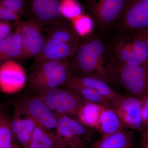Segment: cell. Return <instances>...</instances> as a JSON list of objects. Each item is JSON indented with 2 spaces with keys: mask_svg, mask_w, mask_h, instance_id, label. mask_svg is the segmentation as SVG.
Here are the masks:
<instances>
[{
  "mask_svg": "<svg viewBox=\"0 0 148 148\" xmlns=\"http://www.w3.org/2000/svg\"><path fill=\"white\" fill-rule=\"evenodd\" d=\"M110 34L94 30L80 38L76 51L70 58L73 76L95 77L108 82V68L114 61L109 45Z\"/></svg>",
  "mask_w": 148,
  "mask_h": 148,
  "instance_id": "6da1fadb",
  "label": "cell"
},
{
  "mask_svg": "<svg viewBox=\"0 0 148 148\" xmlns=\"http://www.w3.org/2000/svg\"><path fill=\"white\" fill-rule=\"evenodd\" d=\"M44 47L35 58L32 70L46 61L69 58L76 51L80 38L66 20L48 25Z\"/></svg>",
  "mask_w": 148,
  "mask_h": 148,
  "instance_id": "7a4b0ae2",
  "label": "cell"
},
{
  "mask_svg": "<svg viewBox=\"0 0 148 148\" xmlns=\"http://www.w3.org/2000/svg\"><path fill=\"white\" fill-rule=\"evenodd\" d=\"M73 75L69 58L46 61L33 69L28 81L31 95H38L47 90L65 86Z\"/></svg>",
  "mask_w": 148,
  "mask_h": 148,
  "instance_id": "3957f363",
  "label": "cell"
},
{
  "mask_svg": "<svg viewBox=\"0 0 148 148\" xmlns=\"http://www.w3.org/2000/svg\"><path fill=\"white\" fill-rule=\"evenodd\" d=\"M110 49L114 61L133 66H148V50L138 33H110Z\"/></svg>",
  "mask_w": 148,
  "mask_h": 148,
  "instance_id": "277c9868",
  "label": "cell"
},
{
  "mask_svg": "<svg viewBox=\"0 0 148 148\" xmlns=\"http://www.w3.org/2000/svg\"><path fill=\"white\" fill-rule=\"evenodd\" d=\"M109 81L119 84L141 101L148 96V66H133L113 61L108 68Z\"/></svg>",
  "mask_w": 148,
  "mask_h": 148,
  "instance_id": "5b68a950",
  "label": "cell"
},
{
  "mask_svg": "<svg viewBox=\"0 0 148 148\" xmlns=\"http://www.w3.org/2000/svg\"><path fill=\"white\" fill-rule=\"evenodd\" d=\"M57 125L54 133L57 148H84L91 142L93 132L77 119L66 114L54 112Z\"/></svg>",
  "mask_w": 148,
  "mask_h": 148,
  "instance_id": "8992f818",
  "label": "cell"
},
{
  "mask_svg": "<svg viewBox=\"0 0 148 148\" xmlns=\"http://www.w3.org/2000/svg\"><path fill=\"white\" fill-rule=\"evenodd\" d=\"M148 29V0H128L110 31L113 34L137 33Z\"/></svg>",
  "mask_w": 148,
  "mask_h": 148,
  "instance_id": "52a82bcc",
  "label": "cell"
},
{
  "mask_svg": "<svg viewBox=\"0 0 148 148\" xmlns=\"http://www.w3.org/2000/svg\"><path fill=\"white\" fill-rule=\"evenodd\" d=\"M128 0H88L86 8L94 30L109 32L121 15Z\"/></svg>",
  "mask_w": 148,
  "mask_h": 148,
  "instance_id": "ba28073f",
  "label": "cell"
},
{
  "mask_svg": "<svg viewBox=\"0 0 148 148\" xmlns=\"http://www.w3.org/2000/svg\"><path fill=\"white\" fill-rule=\"evenodd\" d=\"M39 95L54 112L66 114L77 117L86 101L77 92L67 86L46 91Z\"/></svg>",
  "mask_w": 148,
  "mask_h": 148,
  "instance_id": "9c48e42d",
  "label": "cell"
},
{
  "mask_svg": "<svg viewBox=\"0 0 148 148\" xmlns=\"http://www.w3.org/2000/svg\"><path fill=\"white\" fill-rule=\"evenodd\" d=\"M61 0H28L24 16L41 29L66 19L61 12Z\"/></svg>",
  "mask_w": 148,
  "mask_h": 148,
  "instance_id": "30bf717a",
  "label": "cell"
},
{
  "mask_svg": "<svg viewBox=\"0 0 148 148\" xmlns=\"http://www.w3.org/2000/svg\"><path fill=\"white\" fill-rule=\"evenodd\" d=\"M15 105L33 119L39 125L49 132L54 133L57 125L55 114L39 95L24 96Z\"/></svg>",
  "mask_w": 148,
  "mask_h": 148,
  "instance_id": "8fae6325",
  "label": "cell"
},
{
  "mask_svg": "<svg viewBox=\"0 0 148 148\" xmlns=\"http://www.w3.org/2000/svg\"><path fill=\"white\" fill-rule=\"evenodd\" d=\"M14 26L19 30L22 39V50L19 60L26 61L37 57L45 45L46 39L42 29L33 21L20 19L15 21Z\"/></svg>",
  "mask_w": 148,
  "mask_h": 148,
  "instance_id": "7c38bea8",
  "label": "cell"
},
{
  "mask_svg": "<svg viewBox=\"0 0 148 148\" xmlns=\"http://www.w3.org/2000/svg\"><path fill=\"white\" fill-rule=\"evenodd\" d=\"M111 107L117 114L125 128L143 131L141 101L133 96L121 95L111 102Z\"/></svg>",
  "mask_w": 148,
  "mask_h": 148,
  "instance_id": "4fadbf2b",
  "label": "cell"
},
{
  "mask_svg": "<svg viewBox=\"0 0 148 148\" xmlns=\"http://www.w3.org/2000/svg\"><path fill=\"white\" fill-rule=\"evenodd\" d=\"M27 81V73L21 64L13 60L0 65V91L5 94L16 93L23 89Z\"/></svg>",
  "mask_w": 148,
  "mask_h": 148,
  "instance_id": "5bb4252c",
  "label": "cell"
},
{
  "mask_svg": "<svg viewBox=\"0 0 148 148\" xmlns=\"http://www.w3.org/2000/svg\"><path fill=\"white\" fill-rule=\"evenodd\" d=\"M10 123L12 132L20 145L23 148H29L33 132L38 125L37 123L15 105L10 117Z\"/></svg>",
  "mask_w": 148,
  "mask_h": 148,
  "instance_id": "9a60e30c",
  "label": "cell"
},
{
  "mask_svg": "<svg viewBox=\"0 0 148 148\" xmlns=\"http://www.w3.org/2000/svg\"><path fill=\"white\" fill-rule=\"evenodd\" d=\"M135 136L132 130L123 128L112 134L102 135L91 148H134Z\"/></svg>",
  "mask_w": 148,
  "mask_h": 148,
  "instance_id": "2e32d148",
  "label": "cell"
},
{
  "mask_svg": "<svg viewBox=\"0 0 148 148\" xmlns=\"http://www.w3.org/2000/svg\"><path fill=\"white\" fill-rule=\"evenodd\" d=\"M22 50L21 34L14 25V30L0 44V65L8 60L19 59Z\"/></svg>",
  "mask_w": 148,
  "mask_h": 148,
  "instance_id": "e0dca14e",
  "label": "cell"
},
{
  "mask_svg": "<svg viewBox=\"0 0 148 148\" xmlns=\"http://www.w3.org/2000/svg\"><path fill=\"white\" fill-rule=\"evenodd\" d=\"M69 81L93 89L109 100L110 104L121 95L114 91L106 81L95 77L73 75Z\"/></svg>",
  "mask_w": 148,
  "mask_h": 148,
  "instance_id": "ac0fdd59",
  "label": "cell"
},
{
  "mask_svg": "<svg viewBox=\"0 0 148 148\" xmlns=\"http://www.w3.org/2000/svg\"><path fill=\"white\" fill-rule=\"evenodd\" d=\"M104 107L97 103L86 101L78 113L77 119L84 126L98 130L100 116Z\"/></svg>",
  "mask_w": 148,
  "mask_h": 148,
  "instance_id": "d6986e66",
  "label": "cell"
},
{
  "mask_svg": "<svg viewBox=\"0 0 148 148\" xmlns=\"http://www.w3.org/2000/svg\"><path fill=\"white\" fill-rule=\"evenodd\" d=\"M123 128L125 127L113 109L104 106L100 116L98 131L103 135L112 134Z\"/></svg>",
  "mask_w": 148,
  "mask_h": 148,
  "instance_id": "ffe728a7",
  "label": "cell"
},
{
  "mask_svg": "<svg viewBox=\"0 0 148 148\" xmlns=\"http://www.w3.org/2000/svg\"><path fill=\"white\" fill-rule=\"evenodd\" d=\"M0 148H23L12 132L8 112L3 108L0 111Z\"/></svg>",
  "mask_w": 148,
  "mask_h": 148,
  "instance_id": "44dd1931",
  "label": "cell"
},
{
  "mask_svg": "<svg viewBox=\"0 0 148 148\" xmlns=\"http://www.w3.org/2000/svg\"><path fill=\"white\" fill-rule=\"evenodd\" d=\"M28 148H57L54 133L38 125L33 132Z\"/></svg>",
  "mask_w": 148,
  "mask_h": 148,
  "instance_id": "7402d4cb",
  "label": "cell"
},
{
  "mask_svg": "<svg viewBox=\"0 0 148 148\" xmlns=\"http://www.w3.org/2000/svg\"><path fill=\"white\" fill-rule=\"evenodd\" d=\"M65 86L70 88L85 100L106 107H111L110 102L97 91L69 81Z\"/></svg>",
  "mask_w": 148,
  "mask_h": 148,
  "instance_id": "603a6c76",
  "label": "cell"
},
{
  "mask_svg": "<svg viewBox=\"0 0 148 148\" xmlns=\"http://www.w3.org/2000/svg\"><path fill=\"white\" fill-rule=\"evenodd\" d=\"M71 21L72 27L80 38L90 34L95 29L94 22L88 14H81Z\"/></svg>",
  "mask_w": 148,
  "mask_h": 148,
  "instance_id": "cb8c5ba5",
  "label": "cell"
},
{
  "mask_svg": "<svg viewBox=\"0 0 148 148\" xmlns=\"http://www.w3.org/2000/svg\"><path fill=\"white\" fill-rule=\"evenodd\" d=\"M61 12L66 19L71 21L83 14L82 6L77 0H61Z\"/></svg>",
  "mask_w": 148,
  "mask_h": 148,
  "instance_id": "d4e9b609",
  "label": "cell"
},
{
  "mask_svg": "<svg viewBox=\"0 0 148 148\" xmlns=\"http://www.w3.org/2000/svg\"><path fill=\"white\" fill-rule=\"evenodd\" d=\"M28 0H0V3L8 10L24 16Z\"/></svg>",
  "mask_w": 148,
  "mask_h": 148,
  "instance_id": "484cf974",
  "label": "cell"
},
{
  "mask_svg": "<svg viewBox=\"0 0 148 148\" xmlns=\"http://www.w3.org/2000/svg\"><path fill=\"white\" fill-rule=\"evenodd\" d=\"M21 16L6 8L0 3V21H16L20 19Z\"/></svg>",
  "mask_w": 148,
  "mask_h": 148,
  "instance_id": "4316f807",
  "label": "cell"
},
{
  "mask_svg": "<svg viewBox=\"0 0 148 148\" xmlns=\"http://www.w3.org/2000/svg\"><path fill=\"white\" fill-rule=\"evenodd\" d=\"M14 24L8 21H0V44L12 32Z\"/></svg>",
  "mask_w": 148,
  "mask_h": 148,
  "instance_id": "83f0119b",
  "label": "cell"
},
{
  "mask_svg": "<svg viewBox=\"0 0 148 148\" xmlns=\"http://www.w3.org/2000/svg\"><path fill=\"white\" fill-rule=\"evenodd\" d=\"M142 124L143 131L148 129V96L141 100Z\"/></svg>",
  "mask_w": 148,
  "mask_h": 148,
  "instance_id": "f1b7e54d",
  "label": "cell"
},
{
  "mask_svg": "<svg viewBox=\"0 0 148 148\" xmlns=\"http://www.w3.org/2000/svg\"><path fill=\"white\" fill-rule=\"evenodd\" d=\"M137 33L141 36L142 38L144 40L148 50V29L140 31Z\"/></svg>",
  "mask_w": 148,
  "mask_h": 148,
  "instance_id": "f546056e",
  "label": "cell"
},
{
  "mask_svg": "<svg viewBox=\"0 0 148 148\" xmlns=\"http://www.w3.org/2000/svg\"><path fill=\"white\" fill-rule=\"evenodd\" d=\"M141 148H148V132L144 131L143 133Z\"/></svg>",
  "mask_w": 148,
  "mask_h": 148,
  "instance_id": "4dcf8cb0",
  "label": "cell"
},
{
  "mask_svg": "<svg viewBox=\"0 0 148 148\" xmlns=\"http://www.w3.org/2000/svg\"><path fill=\"white\" fill-rule=\"evenodd\" d=\"M2 108V106L1 104V103H0V111H1V109Z\"/></svg>",
  "mask_w": 148,
  "mask_h": 148,
  "instance_id": "1f68e13d",
  "label": "cell"
},
{
  "mask_svg": "<svg viewBox=\"0 0 148 148\" xmlns=\"http://www.w3.org/2000/svg\"><path fill=\"white\" fill-rule=\"evenodd\" d=\"M145 131H146V132H148V129L147 130H145Z\"/></svg>",
  "mask_w": 148,
  "mask_h": 148,
  "instance_id": "d6a6232c",
  "label": "cell"
},
{
  "mask_svg": "<svg viewBox=\"0 0 148 148\" xmlns=\"http://www.w3.org/2000/svg\"><path fill=\"white\" fill-rule=\"evenodd\" d=\"M87 148V147H85V148Z\"/></svg>",
  "mask_w": 148,
  "mask_h": 148,
  "instance_id": "836d02e7",
  "label": "cell"
},
{
  "mask_svg": "<svg viewBox=\"0 0 148 148\" xmlns=\"http://www.w3.org/2000/svg\"></svg>",
  "mask_w": 148,
  "mask_h": 148,
  "instance_id": "e575fe53",
  "label": "cell"
}]
</instances>
